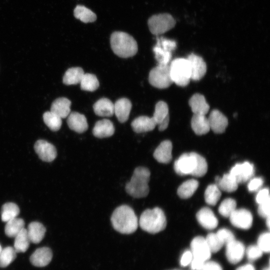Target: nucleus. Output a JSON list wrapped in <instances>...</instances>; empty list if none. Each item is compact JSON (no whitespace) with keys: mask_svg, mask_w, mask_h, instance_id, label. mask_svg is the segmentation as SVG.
Instances as JSON below:
<instances>
[{"mask_svg":"<svg viewBox=\"0 0 270 270\" xmlns=\"http://www.w3.org/2000/svg\"><path fill=\"white\" fill-rule=\"evenodd\" d=\"M210 130L216 134L224 132L228 125L227 118L218 110H212L208 118Z\"/></svg>","mask_w":270,"mask_h":270,"instance_id":"nucleus-15","label":"nucleus"},{"mask_svg":"<svg viewBox=\"0 0 270 270\" xmlns=\"http://www.w3.org/2000/svg\"><path fill=\"white\" fill-rule=\"evenodd\" d=\"M172 145L170 140H164L154 150V157L160 163L168 164L172 159Z\"/></svg>","mask_w":270,"mask_h":270,"instance_id":"nucleus-20","label":"nucleus"},{"mask_svg":"<svg viewBox=\"0 0 270 270\" xmlns=\"http://www.w3.org/2000/svg\"><path fill=\"white\" fill-rule=\"evenodd\" d=\"M2 247H1V246L0 245V254L1 252H2Z\"/></svg>","mask_w":270,"mask_h":270,"instance_id":"nucleus-55","label":"nucleus"},{"mask_svg":"<svg viewBox=\"0 0 270 270\" xmlns=\"http://www.w3.org/2000/svg\"><path fill=\"white\" fill-rule=\"evenodd\" d=\"M244 246L241 242L234 240L226 244V256L230 262L235 264L242 258Z\"/></svg>","mask_w":270,"mask_h":270,"instance_id":"nucleus-16","label":"nucleus"},{"mask_svg":"<svg viewBox=\"0 0 270 270\" xmlns=\"http://www.w3.org/2000/svg\"><path fill=\"white\" fill-rule=\"evenodd\" d=\"M14 249L17 252H24L28 248L30 240L27 230L24 228L15 237Z\"/></svg>","mask_w":270,"mask_h":270,"instance_id":"nucleus-34","label":"nucleus"},{"mask_svg":"<svg viewBox=\"0 0 270 270\" xmlns=\"http://www.w3.org/2000/svg\"><path fill=\"white\" fill-rule=\"evenodd\" d=\"M196 166L192 175L194 176L201 177L205 175L207 172V162L204 157L197 153L196 154Z\"/></svg>","mask_w":270,"mask_h":270,"instance_id":"nucleus-42","label":"nucleus"},{"mask_svg":"<svg viewBox=\"0 0 270 270\" xmlns=\"http://www.w3.org/2000/svg\"><path fill=\"white\" fill-rule=\"evenodd\" d=\"M114 228L123 234H130L138 228V220L134 210L127 205H122L114 211L111 216Z\"/></svg>","mask_w":270,"mask_h":270,"instance_id":"nucleus-1","label":"nucleus"},{"mask_svg":"<svg viewBox=\"0 0 270 270\" xmlns=\"http://www.w3.org/2000/svg\"><path fill=\"white\" fill-rule=\"evenodd\" d=\"M156 124L152 117L140 116L135 118L132 122L131 126L134 131L142 133L153 130Z\"/></svg>","mask_w":270,"mask_h":270,"instance_id":"nucleus-24","label":"nucleus"},{"mask_svg":"<svg viewBox=\"0 0 270 270\" xmlns=\"http://www.w3.org/2000/svg\"><path fill=\"white\" fill-rule=\"evenodd\" d=\"M196 152L182 154L174 162V170L179 175L192 174L196 166Z\"/></svg>","mask_w":270,"mask_h":270,"instance_id":"nucleus-9","label":"nucleus"},{"mask_svg":"<svg viewBox=\"0 0 270 270\" xmlns=\"http://www.w3.org/2000/svg\"><path fill=\"white\" fill-rule=\"evenodd\" d=\"M93 108L94 113L100 116H112L114 114V104L107 98H102L96 102Z\"/></svg>","mask_w":270,"mask_h":270,"instance_id":"nucleus-27","label":"nucleus"},{"mask_svg":"<svg viewBox=\"0 0 270 270\" xmlns=\"http://www.w3.org/2000/svg\"><path fill=\"white\" fill-rule=\"evenodd\" d=\"M67 123L70 129L78 133H82L88 128L86 116L78 112H70L68 116Z\"/></svg>","mask_w":270,"mask_h":270,"instance_id":"nucleus-19","label":"nucleus"},{"mask_svg":"<svg viewBox=\"0 0 270 270\" xmlns=\"http://www.w3.org/2000/svg\"><path fill=\"white\" fill-rule=\"evenodd\" d=\"M263 180L261 178H254L251 179L248 185L250 192H253L258 190L262 185Z\"/></svg>","mask_w":270,"mask_h":270,"instance_id":"nucleus-48","label":"nucleus"},{"mask_svg":"<svg viewBox=\"0 0 270 270\" xmlns=\"http://www.w3.org/2000/svg\"><path fill=\"white\" fill-rule=\"evenodd\" d=\"M254 169L253 164L248 162L237 164L230 172L236 180L238 184L246 182L251 179L254 174Z\"/></svg>","mask_w":270,"mask_h":270,"instance_id":"nucleus-11","label":"nucleus"},{"mask_svg":"<svg viewBox=\"0 0 270 270\" xmlns=\"http://www.w3.org/2000/svg\"><path fill=\"white\" fill-rule=\"evenodd\" d=\"M178 270V269H174V270Z\"/></svg>","mask_w":270,"mask_h":270,"instance_id":"nucleus-57","label":"nucleus"},{"mask_svg":"<svg viewBox=\"0 0 270 270\" xmlns=\"http://www.w3.org/2000/svg\"><path fill=\"white\" fill-rule=\"evenodd\" d=\"M221 196L220 190L216 184L209 185L204 192L206 202L211 206L216 205Z\"/></svg>","mask_w":270,"mask_h":270,"instance_id":"nucleus-37","label":"nucleus"},{"mask_svg":"<svg viewBox=\"0 0 270 270\" xmlns=\"http://www.w3.org/2000/svg\"><path fill=\"white\" fill-rule=\"evenodd\" d=\"M172 82L180 86H186L191 80V72L187 58H176L169 65Z\"/></svg>","mask_w":270,"mask_h":270,"instance_id":"nucleus-5","label":"nucleus"},{"mask_svg":"<svg viewBox=\"0 0 270 270\" xmlns=\"http://www.w3.org/2000/svg\"><path fill=\"white\" fill-rule=\"evenodd\" d=\"M198 270H222L221 266L213 261L206 262Z\"/></svg>","mask_w":270,"mask_h":270,"instance_id":"nucleus-51","label":"nucleus"},{"mask_svg":"<svg viewBox=\"0 0 270 270\" xmlns=\"http://www.w3.org/2000/svg\"><path fill=\"white\" fill-rule=\"evenodd\" d=\"M71 102L66 98H59L52 103L50 111L62 118L68 117L70 112Z\"/></svg>","mask_w":270,"mask_h":270,"instance_id":"nucleus-25","label":"nucleus"},{"mask_svg":"<svg viewBox=\"0 0 270 270\" xmlns=\"http://www.w3.org/2000/svg\"><path fill=\"white\" fill-rule=\"evenodd\" d=\"M236 200L231 198L224 199L218 208L219 213L224 217H230L231 214L236 209Z\"/></svg>","mask_w":270,"mask_h":270,"instance_id":"nucleus-41","label":"nucleus"},{"mask_svg":"<svg viewBox=\"0 0 270 270\" xmlns=\"http://www.w3.org/2000/svg\"><path fill=\"white\" fill-rule=\"evenodd\" d=\"M169 116L168 107L166 102L160 101L155 106L154 112L152 118L158 125L164 120Z\"/></svg>","mask_w":270,"mask_h":270,"instance_id":"nucleus-39","label":"nucleus"},{"mask_svg":"<svg viewBox=\"0 0 270 270\" xmlns=\"http://www.w3.org/2000/svg\"><path fill=\"white\" fill-rule=\"evenodd\" d=\"M229 218L232 224L238 228L246 230L252 225V214L246 209H236Z\"/></svg>","mask_w":270,"mask_h":270,"instance_id":"nucleus-13","label":"nucleus"},{"mask_svg":"<svg viewBox=\"0 0 270 270\" xmlns=\"http://www.w3.org/2000/svg\"><path fill=\"white\" fill-rule=\"evenodd\" d=\"M138 224L145 232L154 234L163 230L166 226V220L163 210L158 207L146 209L141 214Z\"/></svg>","mask_w":270,"mask_h":270,"instance_id":"nucleus-4","label":"nucleus"},{"mask_svg":"<svg viewBox=\"0 0 270 270\" xmlns=\"http://www.w3.org/2000/svg\"><path fill=\"white\" fill-rule=\"evenodd\" d=\"M20 214L18 206L13 202H6L2 206L1 219L4 222H7L17 216Z\"/></svg>","mask_w":270,"mask_h":270,"instance_id":"nucleus-35","label":"nucleus"},{"mask_svg":"<svg viewBox=\"0 0 270 270\" xmlns=\"http://www.w3.org/2000/svg\"><path fill=\"white\" fill-rule=\"evenodd\" d=\"M266 224L268 227V228H270V216H268L267 218H266Z\"/></svg>","mask_w":270,"mask_h":270,"instance_id":"nucleus-54","label":"nucleus"},{"mask_svg":"<svg viewBox=\"0 0 270 270\" xmlns=\"http://www.w3.org/2000/svg\"><path fill=\"white\" fill-rule=\"evenodd\" d=\"M205 239L212 252H218L224 245L214 233H210Z\"/></svg>","mask_w":270,"mask_h":270,"instance_id":"nucleus-43","label":"nucleus"},{"mask_svg":"<svg viewBox=\"0 0 270 270\" xmlns=\"http://www.w3.org/2000/svg\"><path fill=\"white\" fill-rule=\"evenodd\" d=\"M150 172L149 170L144 166L136 168L131 179L126 185L127 193L134 198L146 197L149 192L148 185Z\"/></svg>","mask_w":270,"mask_h":270,"instance_id":"nucleus-2","label":"nucleus"},{"mask_svg":"<svg viewBox=\"0 0 270 270\" xmlns=\"http://www.w3.org/2000/svg\"><path fill=\"white\" fill-rule=\"evenodd\" d=\"M264 270H270L268 268H266L265 269H264Z\"/></svg>","mask_w":270,"mask_h":270,"instance_id":"nucleus-56","label":"nucleus"},{"mask_svg":"<svg viewBox=\"0 0 270 270\" xmlns=\"http://www.w3.org/2000/svg\"><path fill=\"white\" fill-rule=\"evenodd\" d=\"M110 42L113 52L122 58L133 56L138 52L136 40L132 36L123 32H114L112 33Z\"/></svg>","mask_w":270,"mask_h":270,"instance_id":"nucleus-3","label":"nucleus"},{"mask_svg":"<svg viewBox=\"0 0 270 270\" xmlns=\"http://www.w3.org/2000/svg\"><path fill=\"white\" fill-rule=\"evenodd\" d=\"M148 24L151 33L158 36L172 28L176 24V20L170 14H160L152 16Z\"/></svg>","mask_w":270,"mask_h":270,"instance_id":"nucleus-7","label":"nucleus"},{"mask_svg":"<svg viewBox=\"0 0 270 270\" xmlns=\"http://www.w3.org/2000/svg\"><path fill=\"white\" fill-rule=\"evenodd\" d=\"M170 122V116L166 118L164 120L160 123L158 126V130L160 131H163L165 130L168 126Z\"/></svg>","mask_w":270,"mask_h":270,"instance_id":"nucleus-52","label":"nucleus"},{"mask_svg":"<svg viewBox=\"0 0 270 270\" xmlns=\"http://www.w3.org/2000/svg\"><path fill=\"white\" fill-rule=\"evenodd\" d=\"M114 132V126L112 122L108 119L98 121L92 129L93 134L98 138L110 137Z\"/></svg>","mask_w":270,"mask_h":270,"instance_id":"nucleus-23","label":"nucleus"},{"mask_svg":"<svg viewBox=\"0 0 270 270\" xmlns=\"http://www.w3.org/2000/svg\"><path fill=\"white\" fill-rule=\"evenodd\" d=\"M270 199L258 204V213L260 216L263 218H267L270 216Z\"/></svg>","mask_w":270,"mask_h":270,"instance_id":"nucleus-47","label":"nucleus"},{"mask_svg":"<svg viewBox=\"0 0 270 270\" xmlns=\"http://www.w3.org/2000/svg\"><path fill=\"white\" fill-rule=\"evenodd\" d=\"M270 234L269 232L261 234L258 240V247L262 252H268L270 250Z\"/></svg>","mask_w":270,"mask_h":270,"instance_id":"nucleus-44","label":"nucleus"},{"mask_svg":"<svg viewBox=\"0 0 270 270\" xmlns=\"http://www.w3.org/2000/svg\"><path fill=\"white\" fill-rule=\"evenodd\" d=\"M236 270H255V269L252 265L246 264L238 268Z\"/></svg>","mask_w":270,"mask_h":270,"instance_id":"nucleus-53","label":"nucleus"},{"mask_svg":"<svg viewBox=\"0 0 270 270\" xmlns=\"http://www.w3.org/2000/svg\"><path fill=\"white\" fill-rule=\"evenodd\" d=\"M52 257V250L47 247L36 249L30 257V262L34 266L43 267L47 266Z\"/></svg>","mask_w":270,"mask_h":270,"instance_id":"nucleus-18","label":"nucleus"},{"mask_svg":"<svg viewBox=\"0 0 270 270\" xmlns=\"http://www.w3.org/2000/svg\"><path fill=\"white\" fill-rule=\"evenodd\" d=\"M192 260V254L190 250H186L182 255L180 258V264L182 266L190 264Z\"/></svg>","mask_w":270,"mask_h":270,"instance_id":"nucleus-50","label":"nucleus"},{"mask_svg":"<svg viewBox=\"0 0 270 270\" xmlns=\"http://www.w3.org/2000/svg\"><path fill=\"white\" fill-rule=\"evenodd\" d=\"M148 81L153 86L160 88H166L172 83L168 64H158L151 70L149 73Z\"/></svg>","mask_w":270,"mask_h":270,"instance_id":"nucleus-8","label":"nucleus"},{"mask_svg":"<svg viewBox=\"0 0 270 270\" xmlns=\"http://www.w3.org/2000/svg\"><path fill=\"white\" fill-rule=\"evenodd\" d=\"M26 230L30 242L34 244H38L42 240L46 231L44 226L38 222H30Z\"/></svg>","mask_w":270,"mask_h":270,"instance_id":"nucleus-28","label":"nucleus"},{"mask_svg":"<svg viewBox=\"0 0 270 270\" xmlns=\"http://www.w3.org/2000/svg\"><path fill=\"white\" fill-rule=\"evenodd\" d=\"M34 148L40 158L44 162H52L57 156L55 146L45 140H37L34 144Z\"/></svg>","mask_w":270,"mask_h":270,"instance_id":"nucleus-14","label":"nucleus"},{"mask_svg":"<svg viewBox=\"0 0 270 270\" xmlns=\"http://www.w3.org/2000/svg\"><path fill=\"white\" fill-rule=\"evenodd\" d=\"M6 222L4 228L5 234L10 238H14L24 228V222L20 218L16 217Z\"/></svg>","mask_w":270,"mask_h":270,"instance_id":"nucleus-33","label":"nucleus"},{"mask_svg":"<svg viewBox=\"0 0 270 270\" xmlns=\"http://www.w3.org/2000/svg\"><path fill=\"white\" fill-rule=\"evenodd\" d=\"M196 218L199 224L206 229L213 230L218 226V220L208 208H201L197 212Z\"/></svg>","mask_w":270,"mask_h":270,"instance_id":"nucleus-17","label":"nucleus"},{"mask_svg":"<svg viewBox=\"0 0 270 270\" xmlns=\"http://www.w3.org/2000/svg\"><path fill=\"white\" fill-rule=\"evenodd\" d=\"M84 74V70L81 68H70L66 72L62 82L66 85L76 84L80 83Z\"/></svg>","mask_w":270,"mask_h":270,"instance_id":"nucleus-30","label":"nucleus"},{"mask_svg":"<svg viewBox=\"0 0 270 270\" xmlns=\"http://www.w3.org/2000/svg\"><path fill=\"white\" fill-rule=\"evenodd\" d=\"M215 180L216 185L223 191L232 192L238 188V182L230 173L224 174L222 178L216 176Z\"/></svg>","mask_w":270,"mask_h":270,"instance_id":"nucleus-29","label":"nucleus"},{"mask_svg":"<svg viewBox=\"0 0 270 270\" xmlns=\"http://www.w3.org/2000/svg\"><path fill=\"white\" fill-rule=\"evenodd\" d=\"M262 252L257 245L250 246L246 250V256L250 260H255L258 259L262 256Z\"/></svg>","mask_w":270,"mask_h":270,"instance_id":"nucleus-46","label":"nucleus"},{"mask_svg":"<svg viewBox=\"0 0 270 270\" xmlns=\"http://www.w3.org/2000/svg\"><path fill=\"white\" fill-rule=\"evenodd\" d=\"M216 234L224 244H226L235 240L234 236L232 232L226 228H222L219 230Z\"/></svg>","mask_w":270,"mask_h":270,"instance_id":"nucleus-45","label":"nucleus"},{"mask_svg":"<svg viewBox=\"0 0 270 270\" xmlns=\"http://www.w3.org/2000/svg\"><path fill=\"white\" fill-rule=\"evenodd\" d=\"M16 256V252L14 248L7 246L2 249L0 254V267L8 266L15 260Z\"/></svg>","mask_w":270,"mask_h":270,"instance_id":"nucleus-40","label":"nucleus"},{"mask_svg":"<svg viewBox=\"0 0 270 270\" xmlns=\"http://www.w3.org/2000/svg\"><path fill=\"white\" fill-rule=\"evenodd\" d=\"M132 104L126 98H121L117 100L114 104V114L118 121L124 122L128 118Z\"/></svg>","mask_w":270,"mask_h":270,"instance_id":"nucleus-21","label":"nucleus"},{"mask_svg":"<svg viewBox=\"0 0 270 270\" xmlns=\"http://www.w3.org/2000/svg\"><path fill=\"white\" fill-rule=\"evenodd\" d=\"M189 62L191 80H199L202 79L206 72V64L203 58L194 53L190 54L186 58Z\"/></svg>","mask_w":270,"mask_h":270,"instance_id":"nucleus-12","label":"nucleus"},{"mask_svg":"<svg viewBox=\"0 0 270 270\" xmlns=\"http://www.w3.org/2000/svg\"><path fill=\"white\" fill-rule=\"evenodd\" d=\"M176 48V42L163 37L156 38V43L153 48L155 58L158 64H168L172 58V52Z\"/></svg>","mask_w":270,"mask_h":270,"instance_id":"nucleus-6","label":"nucleus"},{"mask_svg":"<svg viewBox=\"0 0 270 270\" xmlns=\"http://www.w3.org/2000/svg\"><path fill=\"white\" fill-rule=\"evenodd\" d=\"M190 123L192 130L197 135L205 134L210 130L208 118L206 115L194 114Z\"/></svg>","mask_w":270,"mask_h":270,"instance_id":"nucleus-26","label":"nucleus"},{"mask_svg":"<svg viewBox=\"0 0 270 270\" xmlns=\"http://www.w3.org/2000/svg\"><path fill=\"white\" fill-rule=\"evenodd\" d=\"M62 118L58 115L49 111L43 114V120L45 124L54 132L58 130L62 124Z\"/></svg>","mask_w":270,"mask_h":270,"instance_id":"nucleus-38","label":"nucleus"},{"mask_svg":"<svg viewBox=\"0 0 270 270\" xmlns=\"http://www.w3.org/2000/svg\"><path fill=\"white\" fill-rule=\"evenodd\" d=\"M198 182L194 179L188 180L183 182L178 189V194L184 199L191 197L197 190Z\"/></svg>","mask_w":270,"mask_h":270,"instance_id":"nucleus-31","label":"nucleus"},{"mask_svg":"<svg viewBox=\"0 0 270 270\" xmlns=\"http://www.w3.org/2000/svg\"><path fill=\"white\" fill-rule=\"evenodd\" d=\"M270 199L269 190L268 188H264L260 190L257 194L256 200L259 204Z\"/></svg>","mask_w":270,"mask_h":270,"instance_id":"nucleus-49","label":"nucleus"},{"mask_svg":"<svg viewBox=\"0 0 270 270\" xmlns=\"http://www.w3.org/2000/svg\"><path fill=\"white\" fill-rule=\"evenodd\" d=\"M188 104L194 114L206 115L210 109L204 96L200 94H194L190 98Z\"/></svg>","mask_w":270,"mask_h":270,"instance_id":"nucleus-22","label":"nucleus"},{"mask_svg":"<svg viewBox=\"0 0 270 270\" xmlns=\"http://www.w3.org/2000/svg\"><path fill=\"white\" fill-rule=\"evenodd\" d=\"M190 248L193 258L202 262L210 259L212 252L204 238L200 236L194 238L191 242Z\"/></svg>","mask_w":270,"mask_h":270,"instance_id":"nucleus-10","label":"nucleus"},{"mask_svg":"<svg viewBox=\"0 0 270 270\" xmlns=\"http://www.w3.org/2000/svg\"><path fill=\"white\" fill-rule=\"evenodd\" d=\"M74 14L76 18L84 23L92 22L96 19V14L84 6H76L74 10Z\"/></svg>","mask_w":270,"mask_h":270,"instance_id":"nucleus-32","label":"nucleus"},{"mask_svg":"<svg viewBox=\"0 0 270 270\" xmlns=\"http://www.w3.org/2000/svg\"><path fill=\"white\" fill-rule=\"evenodd\" d=\"M80 88L83 90L94 92L99 86L96 76L92 74H84L80 82Z\"/></svg>","mask_w":270,"mask_h":270,"instance_id":"nucleus-36","label":"nucleus"}]
</instances>
